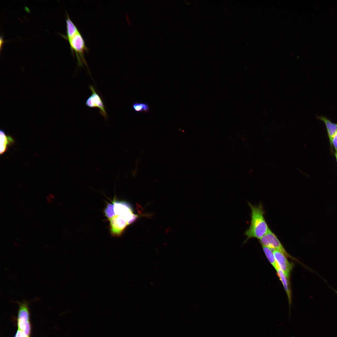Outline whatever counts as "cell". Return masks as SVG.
I'll return each instance as SVG.
<instances>
[{
	"mask_svg": "<svg viewBox=\"0 0 337 337\" xmlns=\"http://www.w3.org/2000/svg\"><path fill=\"white\" fill-rule=\"evenodd\" d=\"M317 119L323 122L325 124L330 145L333 137L337 131V123H335L325 116L317 115Z\"/></svg>",
	"mask_w": 337,
	"mask_h": 337,
	"instance_id": "9",
	"label": "cell"
},
{
	"mask_svg": "<svg viewBox=\"0 0 337 337\" xmlns=\"http://www.w3.org/2000/svg\"><path fill=\"white\" fill-rule=\"evenodd\" d=\"M106 217L112 214L122 215L127 218L132 223L138 217L134 213L131 206L127 203L117 200L115 197L111 203H108L104 210Z\"/></svg>",
	"mask_w": 337,
	"mask_h": 337,
	"instance_id": "2",
	"label": "cell"
},
{
	"mask_svg": "<svg viewBox=\"0 0 337 337\" xmlns=\"http://www.w3.org/2000/svg\"><path fill=\"white\" fill-rule=\"evenodd\" d=\"M334 154L335 155V156L336 161V162H337V152H335V153Z\"/></svg>",
	"mask_w": 337,
	"mask_h": 337,
	"instance_id": "19",
	"label": "cell"
},
{
	"mask_svg": "<svg viewBox=\"0 0 337 337\" xmlns=\"http://www.w3.org/2000/svg\"><path fill=\"white\" fill-rule=\"evenodd\" d=\"M14 337H28L22 331L18 330Z\"/></svg>",
	"mask_w": 337,
	"mask_h": 337,
	"instance_id": "16",
	"label": "cell"
},
{
	"mask_svg": "<svg viewBox=\"0 0 337 337\" xmlns=\"http://www.w3.org/2000/svg\"><path fill=\"white\" fill-rule=\"evenodd\" d=\"M330 146L332 154H334L335 153L334 149L335 150V152H337V131L333 138Z\"/></svg>",
	"mask_w": 337,
	"mask_h": 337,
	"instance_id": "15",
	"label": "cell"
},
{
	"mask_svg": "<svg viewBox=\"0 0 337 337\" xmlns=\"http://www.w3.org/2000/svg\"><path fill=\"white\" fill-rule=\"evenodd\" d=\"M109 222L110 232L114 237H120L131 222L125 217L119 215L112 214L106 217Z\"/></svg>",
	"mask_w": 337,
	"mask_h": 337,
	"instance_id": "4",
	"label": "cell"
},
{
	"mask_svg": "<svg viewBox=\"0 0 337 337\" xmlns=\"http://www.w3.org/2000/svg\"><path fill=\"white\" fill-rule=\"evenodd\" d=\"M0 154L4 153L7 149L8 147L12 145L15 142L14 140L10 136L6 135L2 130L0 132Z\"/></svg>",
	"mask_w": 337,
	"mask_h": 337,
	"instance_id": "11",
	"label": "cell"
},
{
	"mask_svg": "<svg viewBox=\"0 0 337 337\" xmlns=\"http://www.w3.org/2000/svg\"><path fill=\"white\" fill-rule=\"evenodd\" d=\"M89 88L91 90L92 93L85 102L86 105L90 108H98L100 110V114L105 119H106L107 115L102 99L96 92L92 85H90Z\"/></svg>",
	"mask_w": 337,
	"mask_h": 337,
	"instance_id": "7",
	"label": "cell"
},
{
	"mask_svg": "<svg viewBox=\"0 0 337 337\" xmlns=\"http://www.w3.org/2000/svg\"><path fill=\"white\" fill-rule=\"evenodd\" d=\"M273 252L278 268L289 279L292 267V264L288 261L287 257L281 252L277 250H273Z\"/></svg>",
	"mask_w": 337,
	"mask_h": 337,
	"instance_id": "8",
	"label": "cell"
},
{
	"mask_svg": "<svg viewBox=\"0 0 337 337\" xmlns=\"http://www.w3.org/2000/svg\"><path fill=\"white\" fill-rule=\"evenodd\" d=\"M66 25V34L62 36L68 40L80 31L67 13Z\"/></svg>",
	"mask_w": 337,
	"mask_h": 337,
	"instance_id": "12",
	"label": "cell"
},
{
	"mask_svg": "<svg viewBox=\"0 0 337 337\" xmlns=\"http://www.w3.org/2000/svg\"><path fill=\"white\" fill-rule=\"evenodd\" d=\"M276 270L277 275L281 281L286 293L289 305V315H290V308L292 303L291 292L290 284L289 279L287 278L284 273L277 267Z\"/></svg>",
	"mask_w": 337,
	"mask_h": 337,
	"instance_id": "10",
	"label": "cell"
},
{
	"mask_svg": "<svg viewBox=\"0 0 337 337\" xmlns=\"http://www.w3.org/2000/svg\"><path fill=\"white\" fill-rule=\"evenodd\" d=\"M248 203L251 209V221L249 228L244 233L247 238L243 244L251 238L260 239L270 229L264 217L265 212L262 204L256 206Z\"/></svg>",
	"mask_w": 337,
	"mask_h": 337,
	"instance_id": "1",
	"label": "cell"
},
{
	"mask_svg": "<svg viewBox=\"0 0 337 337\" xmlns=\"http://www.w3.org/2000/svg\"><path fill=\"white\" fill-rule=\"evenodd\" d=\"M46 199H47V202H49V203H51L52 202V199L51 198V197L49 196H48L47 197H46Z\"/></svg>",
	"mask_w": 337,
	"mask_h": 337,
	"instance_id": "17",
	"label": "cell"
},
{
	"mask_svg": "<svg viewBox=\"0 0 337 337\" xmlns=\"http://www.w3.org/2000/svg\"><path fill=\"white\" fill-rule=\"evenodd\" d=\"M259 242L261 245L267 247L273 251L277 250L280 251L287 257L296 261H298L296 259L288 253L276 235L270 229L259 239Z\"/></svg>",
	"mask_w": 337,
	"mask_h": 337,
	"instance_id": "5",
	"label": "cell"
},
{
	"mask_svg": "<svg viewBox=\"0 0 337 337\" xmlns=\"http://www.w3.org/2000/svg\"><path fill=\"white\" fill-rule=\"evenodd\" d=\"M49 196L52 199H55V196L52 194H50L49 195Z\"/></svg>",
	"mask_w": 337,
	"mask_h": 337,
	"instance_id": "18",
	"label": "cell"
},
{
	"mask_svg": "<svg viewBox=\"0 0 337 337\" xmlns=\"http://www.w3.org/2000/svg\"><path fill=\"white\" fill-rule=\"evenodd\" d=\"M69 43L70 49L72 54H75L76 57L78 66H83V64L87 66L84 55L88 51L85 40L79 32L68 40Z\"/></svg>",
	"mask_w": 337,
	"mask_h": 337,
	"instance_id": "3",
	"label": "cell"
},
{
	"mask_svg": "<svg viewBox=\"0 0 337 337\" xmlns=\"http://www.w3.org/2000/svg\"><path fill=\"white\" fill-rule=\"evenodd\" d=\"M263 252L269 262L275 269L277 267L276 262L273 253V251L270 248L261 245Z\"/></svg>",
	"mask_w": 337,
	"mask_h": 337,
	"instance_id": "13",
	"label": "cell"
},
{
	"mask_svg": "<svg viewBox=\"0 0 337 337\" xmlns=\"http://www.w3.org/2000/svg\"><path fill=\"white\" fill-rule=\"evenodd\" d=\"M132 107L133 110L138 113L147 112L149 110V105L145 103L135 102L133 104Z\"/></svg>",
	"mask_w": 337,
	"mask_h": 337,
	"instance_id": "14",
	"label": "cell"
},
{
	"mask_svg": "<svg viewBox=\"0 0 337 337\" xmlns=\"http://www.w3.org/2000/svg\"><path fill=\"white\" fill-rule=\"evenodd\" d=\"M17 303L19 305L17 319L18 329L29 336L31 332V326L28 302L24 300L22 302H17Z\"/></svg>",
	"mask_w": 337,
	"mask_h": 337,
	"instance_id": "6",
	"label": "cell"
}]
</instances>
